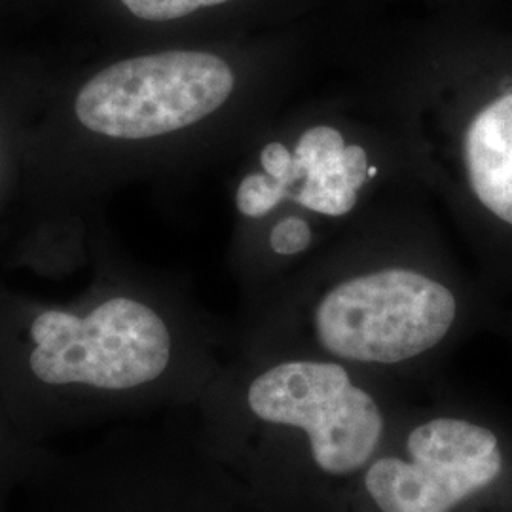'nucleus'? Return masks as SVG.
<instances>
[{"instance_id":"obj_5","label":"nucleus","mask_w":512,"mask_h":512,"mask_svg":"<svg viewBox=\"0 0 512 512\" xmlns=\"http://www.w3.org/2000/svg\"><path fill=\"white\" fill-rule=\"evenodd\" d=\"M456 293L437 277L391 266L329 285L308 311L315 357L382 376L416 365L448 340Z\"/></svg>"},{"instance_id":"obj_7","label":"nucleus","mask_w":512,"mask_h":512,"mask_svg":"<svg viewBox=\"0 0 512 512\" xmlns=\"http://www.w3.org/2000/svg\"><path fill=\"white\" fill-rule=\"evenodd\" d=\"M260 162L264 173L253 175V186L270 211L285 198H293L315 213L342 217L355 207L368 175L365 150L346 145L342 133L329 126L302 133L294 152L270 143Z\"/></svg>"},{"instance_id":"obj_11","label":"nucleus","mask_w":512,"mask_h":512,"mask_svg":"<svg viewBox=\"0 0 512 512\" xmlns=\"http://www.w3.org/2000/svg\"><path fill=\"white\" fill-rule=\"evenodd\" d=\"M311 243V230L308 222L298 217L277 222L270 236V245L277 255L296 256L304 253Z\"/></svg>"},{"instance_id":"obj_2","label":"nucleus","mask_w":512,"mask_h":512,"mask_svg":"<svg viewBox=\"0 0 512 512\" xmlns=\"http://www.w3.org/2000/svg\"><path fill=\"white\" fill-rule=\"evenodd\" d=\"M23 330V353L0 365V401L37 448L190 410L213 382L183 365L167 317L133 294L82 311L46 308Z\"/></svg>"},{"instance_id":"obj_4","label":"nucleus","mask_w":512,"mask_h":512,"mask_svg":"<svg viewBox=\"0 0 512 512\" xmlns=\"http://www.w3.org/2000/svg\"><path fill=\"white\" fill-rule=\"evenodd\" d=\"M342 512H512L511 442L461 404L412 399Z\"/></svg>"},{"instance_id":"obj_3","label":"nucleus","mask_w":512,"mask_h":512,"mask_svg":"<svg viewBox=\"0 0 512 512\" xmlns=\"http://www.w3.org/2000/svg\"><path fill=\"white\" fill-rule=\"evenodd\" d=\"M19 512H264L205 448L188 410L52 448Z\"/></svg>"},{"instance_id":"obj_6","label":"nucleus","mask_w":512,"mask_h":512,"mask_svg":"<svg viewBox=\"0 0 512 512\" xmlns=\"http://www.w3.org/2000/svg\"><path fill=\"white\" fill-rule=\"evenodd\" d=\"M230 65L209 52L137 55L99 71L78 92L80 124L114 139H152L198 124L234 92Z\"/></svg>"},{"instance_id":"obj_9","label":"nucleus","mask_w":512,"mask_h":512,"mask_svg":"<svg viewBox=\"0 0 512 512\" xmlns=\"http://www.w3.org/2000/svg\"><path fill=\"white\" fill-rule=\"evenodd\" d=\"M50 450L21 439L0 401V512H19L23 494Z\"/></svg>"},{"instance_id":"obj_8","label":"nucleus","mask_w":512,"mask_h":512,"mask_svg":"<svg viewBox=\"0 0 512 512\" xmlns=\"http://www.w3.org/2000/svg\"><path fill=\"white\" fill-rule=\"evenodd\" d=\"M465 162L476 198L512 226V93L476 116L465 139Z\"/></svg>"},{"instance_id":"obj_12","label":"nucleus","mask_w":512,"mask_h":512,"mask_svg":"<svg viewBox=\"0 0 512 512\" xmlns=\"http://www.w3.org/2000/svg\"><path fill=\"white\" fill-rule=\"evenodd\" d=\"M378 173V169L376 167H368V177H374Z\"/></svg>"},{"instance_id":"obj_10","label":"nucleus","mask_w":512,"mask_h":512,"mask_svg":"<svg viewBox=\"0 0 512 512\" xmlns=\"http://www.w3.org/2000/svg\"><path fill=\"white\" fill-rule=\"evenodd\" d=\"M131 18L147 23H169L188 18L205 8L222 6L230 0H114Z\"/></svg>"},{"instance_id":"obj_1","label":"nucleus","mask_w":512,"mask_h":512,"mask_svg":"<svg viewBox=\"0 0 512 512\" xmlns=\"http://www.w3.org/2000/svg\"><path fill=\"white\" fill-rule=\"evenodd\" d=\"M412 401L382 376L315 355L224 372L188 414L264 512H342Z\"/></svg>"}]
</instances>
